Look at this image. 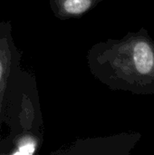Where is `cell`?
I'll return each instance as SVG.
<instances>
[{
    "instance_id": "obj_2",
    "label": "cell",
    "mask_w": 154,
    "mask_h": 155,
    "mask_svg": "<svg viewBox=\"0 0 154 155\" xmlns=\"http://www.w3.org/2000/svg\"><path fill=\"white\" fill-rule=\"evenodd\" d=\"M95 0H50V6L54 15L61 19L80 17L91 10Z\"/></svg>"
},
{
    "instance_id": "obj_1",
    "label": "cell",
    "mask_w": 154,
    "mask_h": 155,
    "mask_svg": "<svg viewBox=\"0 0 154 155\" xmlns=\"http://www.w3.org/2000/svg\"><path fill=\"white\" fill-rule=\"evenodd\" d=\"M21 53L12 37L10 22L0 23V154H3L2 127L7 124L8 110L16 82L22 71Z\"/></svg>"
},
{
    "instance_id": "obj_4",
    "label": "cell",
    "mask_w": 154,
    "mask_h": 155,
    "mask_svg": "<svg viewBox=\"0 0 154 155\" xmlns=\"http://www.w3.org/2000/svg\"><path fill=\"white\" fill-rule=\"evenodd\" d=\"M135 67L143 74H148L153 65V53L151 46L145 42H138L133 49Z\"/></svg>"
},
{
    "instance_id": "obj_3",
    "label": "cell",
    "mask_w": 154,
    "mask_h": 155,
    "mask_svg": "<svg viewBox=\"0 0 154 155\" xmlns=\"http://www.w3.org/2000/svg\"><path fill=\"white\" fill-rule=\"evenodd\" d=\"M43 137L34 134H22L16 137L8 153L11 155H34L38 153Z\"/></svg>"
}]
</instances>
